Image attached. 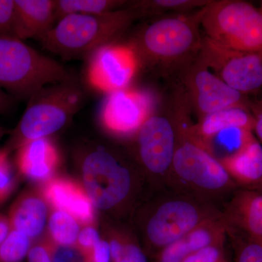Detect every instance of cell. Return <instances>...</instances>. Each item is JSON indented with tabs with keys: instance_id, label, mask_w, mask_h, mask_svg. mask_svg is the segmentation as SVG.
I'll return each mask as SVG.
<instances>
[{
	"instance_id": "cell-7",
	"label": "cell",
	"mask_w": 262,
	"mask_h": 262,
	"mask_svg": "<svg viewBox=\"0 0 262 262\" xmlns=\"http://www.w3.org/2000/svg\"><path fill=\"white\" fill-rule=\"evenodd\" d=\"M82 175L88 195L101 209L113 208L129 192L130 176L102 146L86 155L82 162Z\"/></svg>"
},
{
	"instance_id": "cell-39",
	"label": "cell",
	"mask_w": 262,
	"mask_h": 262,
	"mask_svg": "<svg viewBox=\"0 0 262 262\" xmlns=\"http://www.w3.org/2000/svg\"><path fill=\"white\" fill-rule=\"evenodd\" d=\"M7 132H8L7 129L5 128L4 127H2L1 125H0V139H1V138L3 137V136H4L5 134H7Z\"/></svg>"
},
{
	"instance_id": "cell-20",
	"label": "cell",
	"mask_w": 262,
	"mask_h": 262,
	"mask_svg": "<svg viewBox=\"0 0 262 262\" xmlns=\"http://www.w3.org/2000/svg\"><path fill=\"white\" fill-rule=\"evenodd\" d=\"M235 218L250 239L262 244V193L245 192L239 195Z\"/></svg>"
},
{
	"instance_id": "cell-2",
	"label": "cell",
	"mask_w": 262,
	"mask_h": 262,
	"mask_svg": "<svg viewBox=\"0 0 262 262\" xmlns=\"http://www.w3.org/2000/svg\"><path fill=\"white\" fill-rule=\"evenodd\" d=\"M86 96L78 79L50 84L29 98L5 149H18L29 141L61 130L80 111Z\"/></svg>"
},
{
	"instance_id": "cell-19",
	"label": "cell",
	"mask_w": 262,
	"mask_h": 262,
	"mask_svg": "<svg viewBox=\"0 0 262 262\" xmlns=\"http://www.w3.org/2000/svg\"><path fill=\"white\" fill-rule=\"evenodd\" d=\"M254 127V117L249 110L243 107L225 108L203 117L200 131L203 136L215 134L231 130L251 131Z\"/></svg>"
},
{
	"instance_id": "cell-21",
	"label": "cell",
	"mask_w": 262,
	"mask_h": 262,
	"mask_svg": "<svg viewBox=\"0 0 262 262\" xmlns=\"http://www.w3.org/2000/svg\"><path fill=\"white\" fill-rule=\"evenodd\" d=\"M121 0H56V22L69 15H101L121 9Z\"/></svg>"
},
{
	"instance_id": "cell-24",
	"label": "cell",
	"mask_w": 262,
	"mask_h": 262,
	"mask_svg": "<svg viewBox=\"0 0 262 262\" xmlns=\"http://www.w3.org/2000/svg\"><path fill=\"white\" fill-rule=\"evenodd\" d=\"M30 238L19 231L12 229L0 246V262H20L28 256Z\"/></svg>"
},
{
	"instance_id": "cell-9",
	"label": "cell",
	"mask_w": 262,
	"mask_h": 262,
	"mask_svg": "<svg viewBox=\"0 0 262 262\" xmlns=\"http://www.w3.org/2000/svg\"><path fill=\"white\" fill-rule=\"evenodd\" d=\"M188 84L198 112L203 117L231 107L249 110L250 101L198 61L188 76Z\"/></svg>"
},
{
	"instance_id": "cell-34",
	"label": "cell",
	"mask_w": 262,
	"mask_h": 262,
	"mask_svg": "<svg viewBox=\"0 0 262 262\" xmlns=\"http://www.w3.org/2000/svg\"><path fill=\"white\" fill-rule=\"evenodd\" d=\"M53 252L49 251L52 262H77L78 256L75 250L70 247L59 246Z\"/></svg>"
},
{
	"instance_id": "cell-33",
	"label": "cell",
	"mask_w": 262,
	"mask_h": 262,
	"mask_svg": "<svg viewBox=\"0 0 262 262\" xmlns=\"http://www.w3.org/2000/svg\"><path fill=\"white\" fill-rule=\"evenodd\" d=\"M85 257L87 262H110L112 258L110 244L100 241Z\"/></svg>"
},
{
	"instance_id": "cell-8",
	"label": "cell",
	"mask_w": 262,
	"mask_h": 262,
	"mask_svg": "<svg viewBox=\"0 0 262 262\" xmlns=\"http://www.w3.org/2000/svg\"><path fill=\"white\" fill-rule=\"evenodd\" d=\"M89 60L90 83L107 94L127 89L139 66L135 52L130 46L115 43L100 48Z\"/></svg>"
},
{
	"instance_id": "cell-28",
	"label": "cell",
	"mask_w": 262,
	"mask_h": 262,
	"mask_svg": "<svg viewBox=\"0 0 262 262\" xmlns=\"http://www.w3.org/2000/svg\"><path fill=\"white\" fill-rule=\"evenodd\" d=\"M192 253H194L187 239L182 237L166 246L160 255V262H183Z\"/></svg>"
},
{
	"instance_id": "cell-23",
	"label": "cell",
	"mask_w": 262,
	"mask_h": 262,
	"mask_svg": "<svg viewBox=\"0 0 262 262\" xmlns=\"http://www.w3.org/2000/svg\"><path fill=\"white\" fill-rule=\"evenodd\" d=\"M209 3L210 1L206 0H149L138 2L133 6L137 8L144 16L165 12L187 11L198 8L202 9Z\"/></svg>"
},
{
	"instance_id": "cell-4",
	"label": "cell",
	"mask_w": 262,
	"mask_h": 262,
	"mask_svg": "<svg viewBox=\"0 0 262 262\" xmlns=\"http://www.w3.org/2000/svg\"><path fill=\"white\" fill-rule=\"evenodd\" d=\"M206 37L234 51L262 53V11L241 0L210 1L200 10Z\"/></svg>"
},
{
	"instance_id": "cell-35",
	"label": "cell",
	"mask_w": 262,
	"mask_h": 262,
	"mask_svg": "<svg viewBox=\"0 0 262 262\" xmlns=\"http://www.w3.org/2000/svg\"><path fill=\"white\" fill-rule=\"evenodd\" d=\"M249 108L252 110L254 117V129L256 135L262 144V98L255 103L250 101Z\"/></svg>"
},
{
	"instance_id": "cell-6",
	"label": "cell",
	"mask_w": 262,
	"mask_h": 262,
	"mask_svg": "<svg viewBox=\"0 0 262 262\" xmlns=\"http://www.w3.org/2000/svg\"><path fill=\"white\" fill-rule=\"evenodd\" d=\"M199 61L221 80L241 94H252L262 88V53L234 51L205 37Z\"/></svg>"
},
{
	"instance_id": "cell-29",
	"label": "cell",
	"mask_w": 262,
	"mask_h": 262,
	"mask_svg": "<svg viewBox=\"0 0 262 262\" xmlns=\"http://www.w3.org/2000/svg\"><path fill=\"white\" fill-rule=\"evenodd\" d=\"M236 262H262V244L249 238L239 248Z\"/></svg>"
},
{
	"instance_id": "cell-32",
	"label": "cell",
	"mask_w": 262,
	"mask_h": 262,
	"mask_svg": "<svg viewBox=\"0 0 262 262\" xmlns=\"http://www.w3.org/2000/svg\"><path fill=\"white\" fill-rule=\"evenodd\" d=\"M186 238L190 244L193 253L208 247L211 243V235L206 229H196L189 232Z\"/></svg>"
},
{
	"instance_id": "cell-11",
	"label": "cell",
	"mask_w": 262,
	"mask_h": 262,
	"mask_svg": "<svg viewBox=\"0 0 262 262\" xmlns=\"http://www.w3.org/2000/svg\"><path fill=\"white\" fill-rule=\"evenodd\" d=\"M139 154L150 171L163 173L173 163L175 154V132L169 119L152 115L138 130Z\"/></svg>"
},
{
	"instance_id": "cell-12",
	"label": "cell",
	"mask_w": 262,
	"mask_h": 262,
	"mask_svg": "<svg viewBox=\"0 0 262 262\" xmlns=\"http://www.w3.org/2000/svg\"><path fill=\"white\" fill-rule=\"evenodd\" d=\"M172 164L181 178L204 189H220L229 181L225 167L192 143H184L176 149Z\"/></svg>"
},
{
	"instance_id": "cell-15",
	"label": "cell",
	"mask_w": 262,
	"mask_h": 262,
	"mask_svg": "<svg viewBox=\"0 0 262 262\" xmlns=\"http://www.w3.org/2000/svg\"><path fill=\"white\" fill-rule=\"evenodd\" d=\"M16 38L39 39L56 23V0H15Z\"/></svg>"
},
{
	"instance_id": "cell-3",
	"label": "cell",
	"mask_w": 262,
	"mask_h": 262,
	"mask_svg": "<svg viewBox=\"0 0 262 262\" xmlns=\"http://www.w3.org/2000/svg\"><path fill=\"white\" fill-rule=\"evenodd\" d=\"M61 63L21 39L0 35V89L27 99L50 84L77 80Z\"/></svg>"
},
{
	"instance_id": "cell-41",
	"label": "cell",
	"mask_w": 262,
	"mask_h": 262,
	"mask_svg": "<svg viewBox=\"0 0 262 262\" xmlns=\"http://www.w3.org/2000/svg\"><path fill=\"white\" fill-rule=\"evenodd\" d=\"M259 9L261 10L262 11V2L261 3V5H260V7H259Z\"/></svg>"
},
{
	"instance_id": "cell-30",
	"label": "cell",
	"mask_w": 262,
	"mask_h": 262,
	"mask_svg": "<svg viewBox=\"0 0 262 262\" xmlns=\"http://www.w3.org/2000/svg\"><path fill=\"white\" fill-rule=\"evenodd\" d=\"M183 262H226L220 250L215 246L199 250L187 256Z\"/></svg>"
},
{
	"instance_id": "cell-1",
	"label": "cell",
	"mask_w": 262,
	"mask_h": 262,
	"mask_svg": "<svg viewBox=\"0 0 262 262\" xmlns=\"http://www.w3.org/2000/svg\"><path fill=\"white\" fill-rule=\"evenodd\" d=\"M141 12L131 5L101 15H69L38 39L42 48L63 59L89 58L100 48L115 44Z\"/></svg>"
},
{
	"instance_id": "cell-13",
	"label": "cell",
	"mask_w": 262,
	"mask_h": 262,
	"mask_svg": "<svg viewBox=\"0 0 262 262\" xmlns=\"http://www.w3.org/2000/svg\"><path fill=\"white\" fill-rule=\"evenodd\" d=\"M198 220V211L189 203L168 202L160 206L150 220L148 237L155 246H168L189 234Z\"/></svg>"
},
{
	"instance_id": "cell-22",
	"label": "cell",
	"mask_w": 262,
	"mask_h": 262,
	"mask_svg": "<svg viewBox=\"0 0 262 262\" xmlns=\"http://www.w3.org/2000/svg\"><path fill=\"white\" fill-rule=\"evenodd\" d=\"M52 238L58 246L70 247L77 242L80 233L77 221L64 211H56L49 221Z\"/></svg>"
},
{
	"instance_id": "cell-16",
	"label": "cell",
	"mask_w": 262,
	"mask_h": 262,
	"mask_svg": "<svg viewBox=\"0 0 262 262\" xmlns=\"http://www.w3.org/2000/svg\"><path fill=\"white\" fill-rule=\"evenodd\" d=\"M17 150V165L27 178L46 180L58 167V150L47 138L29 141Z\"/></svg>"
},
{
	"instance_id": "cell-26",
	"label": "cell",
	"mask_w": 262,
	"mask_h": 262,
	"mask_svg": "<svg viewBox=\"0 0 262 262\" xmlns=\"http://www.w3.org/2000/svg\"><path fill=\"white\" fill-rule=\"evenodd\" d=\"M8 155V150H0V203L8 198L15 187V179Z\"/></svg>"
},
{
	"instance_id": "cell-38",
	"label": "cell",
	"mask_w": 262,
	"mask_h": 262,
	"mask_svg": "<svg viewBox=\"0 0 262 262\" xmlns=\"http://www.w3.org/2000/svg\"><path fill=\"white\" fill-rule=\"evenodd\" d=\"M12 106V100L9 95L0 89V115L8 113Z\"/></svg>"
},
{
	"instance_id": "cell-5",
	"label": "cell",
	"mask_w": 262,
	"mask_h": 262,
	"mask_svg": "<svg viewBox=\"0 0 262 262\" xmlns=\"http://www.w3.org/2000/svg\"><path fill=\"white\" fill-rule=\"evenodd\" d=\"M200 11L192 18L165 17L143 29L130 47L144 64L170 63L200 50Z\"/></svg>"
},
{
	"instance_id": "cell-37",
	"label": "cell",
	"mask_w": 262,
	"mask_h": 262,
	"mask_svg": "<svg viewBox=\"0 0 262 262\" xmlns=\"http://www.w3.org/2000/svg\"><path fill=\"white\" fill-rule=\"evenodd\" d=\"M11 230L9 219L0 213V246L4 242Z\"/></svg>"
},
{
	"instance_id": "cell-31",
	"label": "cell",
	"mask_w": 262,
	"mask_h": 262,
	"mask_svg": "<svg viewBox=\"0 0 262 262\" xmlns=\"http://www.w3.org/2000/svg\"><path fill=\"white\" fill-rule=\"evenodd\" d=\"M100 241L97 231L93 227H88L80 232L77 242L80 251L86 256Z\"/></svg>"
},
{
	"instance_id": "cell-25",
	"label": "cell",
	"mask_w": 262,
	"mask_h": 262,
	"mask_svg": "<svg viewBox=\"0 0 262 262\" xmlns=\"http://www.w3.org/2000/svg\"><path fill=\"white\" fill-rule=\"evenodd\" d=\"M110 246L113 262H147L144 253L136 245L123 244L115 239Z\"/></svg>"
},
{
	"instance_id": "cell-17",
	"label": "cell",
	"mask_w": 262,
	"mask_h": 262,
	"mask_svg": "<svg viewBox=\"0 0 262 262\" xmlns=\"http://www.w3.org/2000/svg\"><path fill=\"white\" fill-rule=\"evenodd\" d=\"M47 218V206L39 196L27 194L19 198L10 209L9 222L12 229L19 231L29 238L42 232Z\"/></svg>"
},
{
	"instance_id": "cell-14",
	"label": "cell",
	"mask_w": 262,
	"mask_h": 262,
	"mask_svg": "<svg viewBox=\"0 0 262 262\" xmlns=\"http://www.w3.org/2000/svg\"><path fill=\"white\" fill-rule=\"evenodd\" d=\"M43 193L56 211L69 213L81 223L89 224L94 220L92 202L75 183L67 179H53L47 183Z\"/></svg>"
},
{
	"instance_id": "cell-36",
	"label": "cell",
	"mask_w": 262,
	"mask_h": 262,
	"mask_svg": "<svg viewBox=\"0 0 262 262\" xmlns=\"http://www.w3.org/2000/svg\"><path fill=\"white\" fill-rule=\"evenodd\" d=\"M29 262H52L49 250L42 246H34L28 253Z\"/></svg>"
},
{
	"instance_id": "cell-27",
	"label": "cell",
	"mask_w": 262,
	"mask_h": 262,
	"mask_svg": "<svg viewBox=\"0 0 262 262\" xmlns=\"http://www.w3.org/2000/svg\"><path fill=\"white\" fill-rule=\"evenodd\" d=\"M0 35L16 37L15 0H0Z\"/></svg>"
},
{
	"instance_id": "cell-10",
	"label": "cell",
	"mask_w": 262,
	"mask_h": 262,
	"mask_svg": "<svg viewBox=\"0 0 262 262\" xmlns=\"http://www.w3.org/2000/svg\"><path fill=\"white\" fill-rule=\"evenodd\" d=\"M151 97L146 93L127 89L108 94L101 108L106 128L118 134L136 132L151 115Z\"/></svg>"
},
{
	"instance_id": "cell-18",
	"label": "cell",
	"mask_w": 262,
	"mask_h": 262,
	"mask_svg": "<svg viewBox=\"0 0 262 262\" xmlns=\"http://www.w3.org/2000/svg\"><path fill=\"white\" fill-rule=\"evenodd\" d=\"M226 165L239 182H259L262 179L261 144L248 134L237 151L226 160Z\"/></svg>"
},
{
	"instance_id": "cell-40",
	"label": "cell",
	"mask_w": 262,
	"mask_h": 262,
	"mask_svg": "<svg viewBox=\"0 0 262 262\" xmlns=\"http://www.w3.org/2000/svg\"><path fill=\"white\" fill-rule=\"evenodd\" d=\"M258 183H260V187H261V189H262V179H261V181H260V182Z\"/></svg>"
}]
</instances>
